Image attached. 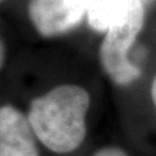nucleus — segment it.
Instances as JSON below:
<instances>
[{"instance_id":"3","label":"nucleus","mask_w":156,"mask_h":156,"mask_svg":"<svg viewBox=\"0 0 156 156\" xmlns=\"http://www.w3.org/2000/svg\"><path fill=\"white\" fill-rule=\"evenodd\" d=\"M94 0H30L28 16L35 30L45 38L72 31L87 17Z\"/></svg>"},{"instance_id":"2","label":"nucleus","mask_w":156,"mask_h":156,"mask_svg":"<svg viewBox=\"0 0 156 156\" xmlns=\"http://www.w3.org/2000/svg\"><path fill=\"white\" fill-rule=\"evenodd\" d=\"M146 7L141 0H125L100 45L101 66L119 86L132 83L141 75V69L129 62L128 52L144 28Z\"/></svg>"},{"instance_id":"9","label":"nucleus","mask_w":156,"mask_h":156,"mask_svg":"<svg viewBox=\"0 0 156 156\" xmlns=\"http://www.w3.org/2000/svg\"><path fill=\"white\" fill-rule=\"evenodd\" d=\"M1 1H4V0H0V2H1Z\"/></svg>"},{"instance_id":"8","label":"nucleus","mask_w":156,"mask_h":156,"mask_svg":"<svg viewBox=\"0 0 156 156\" xmlns=\"http://www.w3.org/2000/svg\"><path fill=\"white\" fill-rule=\"evenodd\" d=\"M151 101H153V104L156 110V75L154 76L153 81H151Z\"/></svg>"},{"instance_id":"4","label":"nucleus","mask_w":156,"mask_h":156,"mask_svg":"<svg viewBox=\"0 0 156 156\" xmlns=\"http://www.w3.org/2000/svg\"><path fill=\"white\" fill-rule=\"evenodd\" d=\"M28 116L16 106H0V156H39Z\"/></svg>"},{"instance_id":"1","label":"nucleus","mask_w":156,"mask_h":156,"mask_svg":"<svg viewBox=\"0 0 156 156\" xmlns=\"http://www.w3.org/2000/svg\"><path fill=\"white\" fill-rule=\"evenodd\" d=\"M90 95L74 83L59 84L34 98L28 119L38 141L57 154H69L83 144Z\"/></svg>"},{"instance_id":"5","label":"nucleus","mask_w":156,"mask_h":156,"mask_svg":"<svg viewBox=\"0 0 156 156\" xmlns=\"http://www.w3.org/2000/svg\"><path fill=\"white\" fill-rule=\"evenodd\" d=\"M125 0H94L90 7L87 21L89 27L97 33H105ZM146 6L155 0H141Z\"/></svg>"},{"instance_id":"7","label":"nucleus","mask_w":156,"mask_h":156,"mask_svg":"<svg viewBox=\"0 0 156 156\" xmlns=\"http://www.w3.org/2000/svg\"><path fill=\"white\" fill-rule=\"evenodd\" d=\"M6 60V49H5V44L2 42V39L0 38V69L2 68L4 64H5Z\"/></svg>"},{"instance_id":"6","label":"nucleus","mask_w":156,"mask_h":156,"mask_svg":"<svg viewBox=\"0 0 156 156\" xmlns=\"http://www.w3.org/2000/svg\"><path fill=\"white\" fill-rule=\"evenodd\" d=\"M91 156H129L126 151L116 147V146H106L98 151H96Z\"/></svg>"}]
</instances>
